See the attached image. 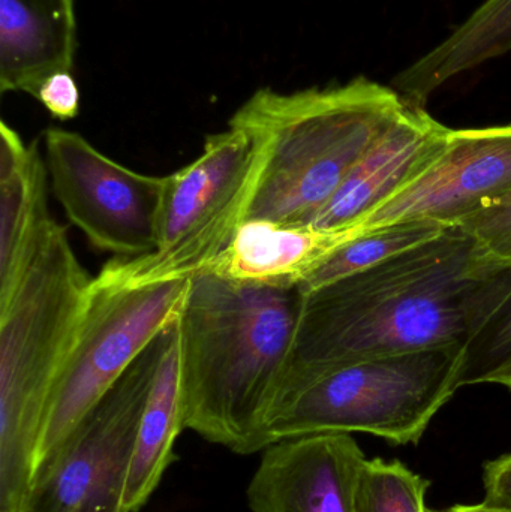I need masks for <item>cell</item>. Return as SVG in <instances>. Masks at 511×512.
Segmentation results:
<instances>
[{"label": "cell", "mask_w": 511, "mask_h": 512, "mask_svg": "<svg viewBox=\"0 0 511 512\" xmlns=\"http://www.w3.org/2000/svg\"><path fill=\"white\" fill-rule=\"evenodd\" d=\"M511 288L459 227L303 294L282 390L345 364L422 349L465 348Z\"/></svg>", "instance_id": "cell-1"}, {"label": "cell", "mask_w": 511, "mask_h": 512, "mask_svg": "<svg viewBox=\"0 0 511 512\" xmlns=\"http://www.w3.org/2000/svg\"><path fill=\"white\" fill-rule=\"evenodd\" d=\"M299 286L191 277L179 328L185 429L240 456L267 448L264 424L287 372L302 312Z\"/></svg>", "instance_id": "cell-2"}, {"label": "cell", "mask_w": 511, "mask_h": 512, "mask_svg": "<svg viewBox=\"0 0 511 512\" xmlns=\"http://www.w3.org/2000/svg\"><path fill=\"white\" fill-rule=\"evenodd\" d=\"M405 107L393 87L365 77L293 93L257 90L230 120L266 152L246 221L312 224Z\"/></svg>", "instance_id": "cell-3"}, {"label": "cell", "mask_w": 511, "mask_h": 512, "mask_svg": "<svg viewBox=\"0 0 511 512\" xmlns=\"http://www.w3.org/2000/svg\"><path fill=\"white\" fill-rule=\"evenodd\" d=\"M92 280L66 228L54 221L14 291L0 300V512L23 505L48 402Z\"/></svg>", "instance_id": "cell-4"}, {"label": "cell", "mask_w": 511, "mask_h": 512, "mask_svg": "<svg viewBox=\"0 0 511 512\" xmlns=\"http://www.w3.org/2000/svg\"><path fill=\"white\" fill-rule=\"evenodd\" d=\"M462 351L447 346L368 358L282 390L264 424L266 445L318 433L417 444L459 390Z\"/></svg>", "instance_id": "cell-5"}, {"label": "cell", "mask_w": 511, "mask_h": 512, "mask_svg": "<svg viewBox=\"0 0 511 512\" xmlns=\"http://www.w3.org/2000/svg\"><path fill=\"white\" fill-rule=\"evenodd\" d=\"M264 161L263 143L243 129L230 126L209 135L198 158L167 176L155 251L111 259L98 276L119 285L144 286L206 271L246 221Z\"/></svg>", "instance_id": "cell-6"}, {"label": "cell", "mask_w": 511, "mask_h": 512, "mask_svg": "<svg viewBox=\"0 0 511 512\" xmlns=\"http://www.w3.org/2000/svg\"><path fill=\"white\" fill-rule=\"evenodd\" d=\"M191 279L125 286L93 277L74 345L48 402L36 451L47 459L138 355L179 321Z\"/></svg>", "instance_id": "cell-7"}, {"label": "cell", "mask_w": 511, "mask_h": 512, "mask_svg": "<svg viewBox=\"0 0 511 512\" xmlns=\"http://www.w3.org/2000/svg\"><path fill=\"white\" fill-rule=\"evenodd\" d=\"M162 331L36 466L20 512H123L141 414L170 337Z\"/></svg>", "instance_id": "cell-8"}, {"label": "cell", "mask_w": 511, "mask_h": 512, "mask_svg": "<svg viewBox=\"0 0 511 512\" xmlns=\"http://www.w3.org/2000/svg\"><path fill=\"white\" fill-rule=\"evenodd\" d=\"M44 141L54 197L93 248L116 258L155 251L167 176L129 170L77 132L50 128Z\"/></svg>", "instance_id": "cell-9"}, {"label": "cell", "mask_w": 511, "mask_h": 512, "mask_svg": "<svg viewBox=\"0 0 511 512\" xmlns=\"http://www.w3.org/2000/svg\"><path fill=\"white\" fill-rule=\"evenodd\" d=\"M511 194V125L453 129L426 173L372 213L360 231L398 222L459 227Z\"/></svg>", "instance_id": "cell-10"}, {"label": "cell", "mask_w": 511, "mask_h": 512, "mask_svg": "<svg viewBox=\"0 0 511 512\" xmlns=\"http://www.w3.org/2000/svg\"><path fill=\"white\" fill-rule=\"evenodd\" d=\"M368 462L348 433L284 439L263 451L248 487L252 512H356Z\"/></svg>", "instance_id": "cell-11"}, {"label": "cell", "mask_w": 511, "mask_h": 512, "mask_svg": "<svg viewBox=\"0 0 511 512\" xmlns=\"http://www.w3.org/2000/svg\"><path fill=\"white\" fill-rule=\"evenodd\" d=\"M452 132L426 108L407 105L357 162L311 225L326 230L359 228L434 165L446 150Z\"/></svg>", "instance_id": "cell-12"}, {"label": "cell", "mask_w": 511, "mask_h": 512, "mask_svg": "<svg viewBox=\"0 0 511 512\" xmlns=\"http://www.w3.org/2000/svg\"><path fill=\"white\" fill-rule=\"evenodd\" d=\"M360 233L359 228L246 221L206 271L237 283L293 288Z\"/></svg>", "instance_id": "cell-13"}, {"label": "cell", "mask_w": 511, "mask_h": 512, "mask_svg": "<svg viewBox=\"0 0 511 512\" xmlns=\"http://www.w3.org/2000/svg\"><path fill=\"white\" fill-rule=\"evenodd\" d=\"M53 222L38 143H24L0 123V300L14 291Z\"/></svg>", "instance_id": "cell-14"}, {"label": "cell", "mask_w": 511, "mask_h": 512, "mask_svg": "<svg viewBox=\"0 0 511 512\" xmlns=\"http://www.w3.org/2000/svg\"><path fill=\"white\" fill-rule=\"evenodd\" d=\"M77 47L74 0H0V90L36 98L57 72L71 71Z\"/></svg>", "instance_id": "cell-15"}, {"label": "cell", "mask_w": 511, "mask_h": 512, "mask_svg": "<svg viewBox=\"0 0 511 512\" xmlns=\"http://www.w3.org/2000/svg\"><path fill=\"white\" fill-rule=\"evenodd\" d=\"M511 51V0H485L452 35L398 72L392 87L410 107L425 108L447 81Z\"/></svg>", "instance_id": "cell-16"}, {"label": "cell", "mask_w": 511, "mask_h": 512, "mask_svg": "<svg viewBox=\"0 0 511 512\" xmlns=\"http://www.w3.org/2000/svg\"><path fill=\"white\" fill-rule=\"evenodd\" d=\"M185 429L180 381L179 328H171L135 439L123 493V512H138L158 489L173 462L177 436Z\"/></svg>", "instance_id": "cell-17"}, {"label": "cell", "mask_w": 511, "mask_h": 512, "mask_svg": "<svg viewBox=\"0 0 511 512\" xmlns=\"http://www.w3.org/2000/svg\"><path fill=\"white\" fill-rule=\"evenodd\" d=\"M446 230L449 228L434 222L408 221L362 231L359 236L336 249L317 270L312 271L300 283V291L309 294L327 283L365 270L390 256L428 242Z\"/></svg>", "instance_id": "cell-18"}, {"label": "cell", "mask_w": 511, "mask_h": 512, "mask_svg": "<svg viewBox=\"0 0 511 512\" xmlns=\"http://www.w3.org/2000/svg\"><path fill=\"white\" fill-rule=\"evenodd\" d=\"M429 486L399 460H368L360 472L356 512H429Z\"/></svg>", "instance_id": "cell-19"}, {"label": "cell", "mask_w": 511, "mask_h": 512, "mask_svg": "<svg viewBox=\"0 0 511 512\" xmlns=\"http://www.w3.org/2000/svg\"><path fill=\"white\" fill-rule=\"evenodd\" d=\"M511 375V288L462 351L458 387L503 384Z\"/></svg>", "instance_id": "cell-20"}, {"label": "cell", "mask_w": 511, "mask_h": 512, "mask_svg": "<svg viewBox=\"0 0 511 512\" xmlns=\"http://www.w3.org/2000/svg\"><path fill=\"white\" fill-rule=\"evenodd\" d=\"M459 228L470 234L486 255L511 264V194L495 206L471 216Z\"/></svg>", "instance_id": "cell-21"}, {"label": "cell", "mask_w": 511, "mask_h": 512, "mask_svg": "<svg viewBox=\"0 0 511 512\" xmlns=\"http://www.w3.org/2000/svg\"><path fill=\"white\" fill-rule=\"evenodd\" d=\"M36 99L59 120H71L80 111V90L71 71L51 75L39 87Z\"/></svg>", "instance_id": "cell-22"}, {"label": "cell", "mask_w": 511, "mask_h": 512, "mask_svg": "<svg viewBox=\"0 0 511 512\" xmlns=\"http://www.w3.org/2000/svg\"><path fill=\"white\" fill-rule=\"evenodd\" d=\"M485 501L488 507L511 510V453L486 463L483 472Z\"/></svg>", "instance_id": "cell-23"}, {"label": "cell", "mask_w": 511, "mask_h": 512, "mask_svg": "<svg viewBox=\"0 0 511 512\" xmlns=\"http://www.w3.org/2000/svg\"><path fill=\"white\" fill-rule=\"evenodd\" d=\"M429 512H511V510H504V508L488 507V505H455V507L447 508L443 511H429Z\"/></svg>", "instance_id": "cell-24"}, {"label": "cell", "mask_w": 511, "mask_h": 512, "mask_svg": "<svg viewBox=\"0 0 511 512\" xmlns=\"http://www.w3.org/2000/svg\"><path fill=\"white\" fill-rule=\"evenodd\" d=\"M501 385H504V387L510 388L511 390V375L509 376V378L504 379L503 384Z\"/></svg>", "instance_id": "cell-25"}]
</instances>
